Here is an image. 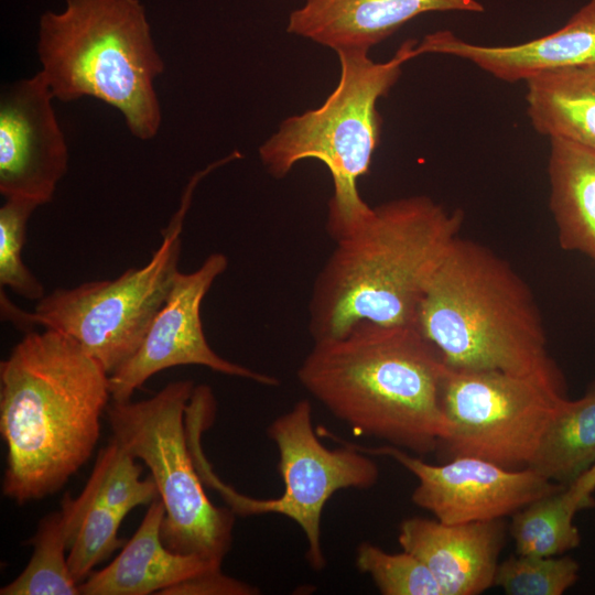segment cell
<instances>
[{
    "label": "cell",
    "instance_id": "83f0119b",
    "mask_svg": "<svg viewBox=\"0 0 595 595\" xmlns=\"http://www.w3.org/2000/svg\"><path fill=\"white\" fill-rule=\"evenodd\" d=\"M257 589L244 582L221 573L219 570L209 571L182 581L166 589L162 595H251Z\"/></svg>",
    "mask_w": 595,
    "mask_h": 595
},
{
    "label": "cell",
    "instance_id": "d4e9b609",
    "mask_svg": "<svg viewBox=\"0 0 595 595\" xmlns=\"http://www.w3.org/2000/svg\"><path fill=\"white\" fill-rule=\"evenodd\" d=\"M570 556L512 555L498 564L494 585L508 595H561L578 578Z\"/></svg>",
    "mask_w": 595,
    "mask_h": 595
},
{
    "label": "cell",
    "instance_id": "ac0fdd59",
    "mask_svg": "<svg viewBox=\"0 0 595 595\" xmlns=\"http://www.w3.org/2000/svg\"><path fill=\"white\" fill-rule=\"evenodd\" d=\"M548 173L560 246L595 261V150L550 139Z\"/></svg>",
    "mask_w": 595,
    "mask_h": 595
},
{
    "label": "cell",
    "instance_id": "f1b7e54d",
    "mask_svg": "<svg viewBox=\"0 0 595 595\" xmlns=\"http://www.w3.org/2000/svg\"><path fill=\"white\" fill-rule=\"evenodd\" d=\"M595 464L565 489L567 498L580 510L595 504Z\"/></svg>",
    "mask_w": 595,
    "mask_h": 595
},
{
    "label": "cell",
    "instance_id": "484cf974",
    "mask_svg": "<svg viewBox=\"0 0 595 595\" xmlns=\"http://www.w3.org/2000/svg\"><path fill=\"white\" fill-rule=\"evenodd\" d=\"M40 205L23 197H7L0 207V283L26 300L40 301L44 286L22 259L26 224Z\"/></svg>",
    "mask_w": 595,
    "mask_h": 595
},
{
    "label": "cell",
    "instance_id": "7c38bea8",
    "mask_svg": "<svg viewBox=\"0 0 595 595\" xmlns=\"http://www.w3.org/2000/svg\"><path fill=\"white\" fill-rule=\"evenodd\" d=\"M220 252L209 255L198 269L177 272L171 292L134 355L109 375L111 400L126 401L150 377L175 366L198 365L214 371L277 386L275 377L220 357L208 344L201 305L214 281L227 269Z\"/></svg>",
    "mask_w": 595,
    "mask_h": 595
},
{
    "label": "cell",
    "instance_id": "6da1fadb",
    "mask_svg": "<svg viewBox=\"0 0 595 595\" xmlns=\"http://www.w3.org/2000/svg\"><path fill=\"white\" fill-rule=\"evenodd\" d=\"M110 400L109 374L74 339L26 333L0 363L3 495L23 505L58 491L90 458Z\"/></svg>",
    "mask_w": 595,
    "mask_h": 595
},
{
    "label": "cell",
    "instance_id": "9c48e42d",
    "mask_svg": "<svg viewBox=\"0 0 595 595\" xmlns=\"http://www.w3.org/2000/svg\"><path fill=\"white\" fill-rule=\"evenodd\" d=\"M318 432L313 428L312 407L307 399L298 401L290 411L271 422L268 435L278 448V470L284 490L281 496L270 499H256L237 493L219 479L202 448L194 452L203 483L217 490L235 513H277L298 523L307 541L305 558L316 571L326 565L321 543V520L328 499L339 489L370 488L379 478V468L371 455L324 428Z\"/></svg>",
    "mask_w": 595,
    "mask_h": 595
},
{
    "label": "cell",
    "instance_id": "ffe728a7",
    "mask_svg": "<svg viewBox=\"0 0 595 595\" xmlns=\"http://www.w3.org/2000/svg\"><path fill=\"white\" fill-rule=\"evenodd\" d=\"M595 464V386L561 403L528 464L550 482L569 486Z\"/></svg>",
    "mask_w": 595,
    "mask_h": 595
},
{
    "label": "cell",
    "instance_id": "4316f807",
    "mask_svg": "<svg viewBox=\"0 0 595 595\" xmlns=\"http://www.w3.org/2000/svg\"><path fill=\"white\" fill-rule=\"evenodd\" d=\"M123 518L108 507L91 505L72 541L67 554V564L74 581L79 585L93 569L106 560L125 540L118 537Z\"/></svg>",
    "mask_w": 595,
    "mask_h": 595
},
{
    "label": "cell",
    "instance_id": "3957f363",
    "mask_svg": "<svg viewBox=\"0 0 595 595\" xmlns=\"http://www.w3.org/2000/svg\"><path fill=\"white\" fill-rule=\"evenodd\" d=\"M463 221L428 196L371 207L336 246L314 280L309 329L314 340L359 322L416 325L429 283Z\"/></svg>",
    "mask_w": 595,
    "mask_h": 595
},
{
    "label": "cell",
    "instance_id": "4fadbf2b",
    "mask_svg": "<svg viewBox=\"0 0 595 595\" xmlns=\"http://www.w3.org/2000/svg\"><path fill=\"white\" fill-rule=\"evenodd\" d=\"M54 97L39 71L0 93V193L40 206L52 201L68 169V148Z\"/></svg>",
    "mask_w": 595,
    "mask_h": 595
},
{
    "label": "cell",
    "instance_id": "7402d4cb",
    "mask_svg": "<svg viewBox=\"0 0 595 595\" xmlns=\"http://www.w3.org/2000/svg\"><path fill=\"white\" fill-rule=\"evenodd\" d=\"M565 489L540 497L512 515L510 533L517 554L558 556L578 547L581 534L573 522L578 509Z\"/></svg>",
    "mask_w": 595,
    "mask_h": 595
},
{
    "label": "cell",
    "instance_id": "52a82bcc",
    "mask_svg": "<svg viewBox=\"0 0 595 595\" xmlns=\"http://www.w3.org/2000/svg\"><path fill=\"white\" fill-rule=\"evenodd\" d=\"M218 166L216 161L192 176L145 266L128 269L113 280L57 288L33 312L19 309L1 291L2 316L20 327L39 325L68 336L109 375L115 372L138 350L166 301L178 272L182 230L195 187Z\"/></svg>",
    "mask_w": 595,
    "mask_h": 595
},
{
    "label": "cell",
    "instance_id": "ba28073f",
    "mask_svg": "<svg viewBox=\"0 0 595 595\" xmlns=\"http://www.w3.org/2000/svg\"><path fill=\"white\" fill-rule=\"evenodd\" d=\"M194 388L177 380L145 400H110L106 414L112 437L151 472L165 507L164 545L221 564L235 512L209 500L191 451L185 414Z\"/></svg>",
    "mask_w": 595,
    "mask_h": 595
},
{
    "label": "cell",
    "instance_id": "8992f818",
    "mask_svg": "<svg viewBox=\"0 0 595 595\" xmlns=\"http://www.w3.org/2000/svg\"><path fill=\"white\" fill-rule=\"evenodd\" d=\"M418 41H405L387 62H375L367 51L337 52L340 76L336 88L316 109L283 120L259 148L267 172L282 178L305 159L321 161L329 171L334 192L328 202L326 229L335 240L368 214L358 180L369 172L380 141L377 101L401 75V66L416 57Z\"/></svg>",
    "mask_w": 595,
    "mask_h": 595
},
{
    "label": "cell",
    "instance_id": "30bf717a",
    "mask_svg": "<svg viewBox=\"0 0 595 595\" xmlns=\"http://www.w3.org/2000/svg\"><path fill=\"white\" fill-rule=\"evenodd\" d=\"M565 399L562 379L447 367L441 403L448 428L437 450L524 468Z\"/></svg>",
    "mask_w": 595,
    "mask_h": 595
},
{
    "label": "cell",
    "instance_id": "8fae6325",
    "mask_svg": "<svg viewBox=\"0 0 595 595\" xmlns=\"http://www.w3.org/2000/svg\"><path fill=\"white\" fill-rule=\"evenodd\" d=\"M346 442L371 456H389L412 473L418 479L413 504L448 524L499 520L566 487L528 467L511 469L470 456L433 465L390 444L369 447Z\"/></svg>",
    "mask_w": 595,
    "mask_h": 595
},
{
    "label": "cell",
    "instance_id": "9a60e30c",
    "mask_svg": "<svg viewBox=\"0 0 595 595\" xmlns=\"http://www.w3.org/2000/svg\"><path fill=\"white\" fill-rule=\"evenodd\" d=\"M398 541L428 566L444 595H476L494 585L505 522L448 524L412 517L400 523Z\"/></svg>",
    "mask_w": 595,
    "mask_h": 595
},
{
    "label": "cell",
    "instance_id": "277c9868",
    "mask_svg": "<svg viewBox=\"0 0 595 595\" xmlns=\"http://www.w3.org/2000/svg\"><path fill=\"white\" fill-rule=\"evenodd\" d=\"M416 326L450 368L562 379L528 284L476 241L454 239L429 283Z\"/></svg>",
    "mask_w": 595,
    "mask_h": 595
},
{
    "label": "cell",
    "instance_id": "2e32d148",
    "mask_svg": "<svg viewBox=\"0 0 595 595\" xmlns=\"http://www.w3.org/2000/svg\"><path fill=\"white\" fill-rule=\"evenodd\" d=\"M484 10L477 0H305L290 13L286 31L336 53L369 52L418 15Z\"/></svg>",
    "mask_w": 595,
    "mask_h": 595
},
{
    "label": "cell",
    "instance_id": "5bb4252c",
    "mask_svg": "<svg viewBox=\"0 0 595 595\" xmlns=\"http://www.w3.org/2000/svg\"><path fill=\"white\" fill-rule=\"evenodd\" d=\"M415 55L442 54L468 61L491 76L527 82L541 74L595 63V0H589L561 29L515 45L467 42L452 31L426 34Z\"/></svg>",
    "mask_w": 595,
    "mask_h": 595
},
{
    "label": "cell",
    "instance_id": "7a4b0ae2",
    "mask_svg": "<svg viewBox=\"0 0 595 595\" xmlns=\"http://www.w3.org/2000/svg\"><path fill=\"white\" fill-rule=\"evenodd\" d=\"M442 356L416 325L359 322L314 340L298 369L303 388L359 435L423 455L447 432Z\"/></svg>",
    "mask_w": 595,
    "mask_h": 595
},
{
    "label": "cell",
    "instance_id": "d6986e66",
    "mask_svg": "<svg viewBox=\"0 0 595 595\" xmlns=\"http://www.w3.org/2000/svg\"><path fill=\"white\" fill-rule=\"evenodd\" d=\"M526 85L536 131L595 150V63L541 74Z\"/></svg>",
    "mask_w": 595,
    "mask_h": 595
},
{
    "label": "cell",
    "instance_id": "44dd1931",
    "mask_svg": "<svg viewBox=\"0 0 595 595\" xmlns=\"http://www.w3.org/2000/svg\"><path fill=\"white\" fill-rule=\"evenodd\" d=\"M80 526L64 496L60 511L45 516L31 539L32 556L25 569L9 584L1 595H78L67 564L66 551Z\"/></svg>",
    "mask_w": 595,
    "mask_h": 595
},
{
    "label": "cell",
    "instance_id": "cb8c5ba5",
    "mask_svg": "<svg viewBox=\"0 0 595 595\" xmlns=\"http://www.w3.org/2000/svg\"><path fill=\"white\" fill-rule=\"evenodd\" d=\"M356 567L368 574L383 595H444L428 566L413 554L389 553L363 542L357 547Z\"/></svg>",
    "mask_w": 595,
    "mask_h": 595
},
{
    "label": "cell",
    "instance_id": "e0dca14e",
    "mask_svg": "<svg viewBox=\"0 0 595 595\" xmlns=\"http://www.w3.org/2000/svg\"><path fill=\"white\" fill-rule=\"evenodd\" d=\"M165 507L155 498L119 555L78 585L83 595H148L196 575L219 570L221 564L166 548L161 529Z\"/></svg>",
    "mask_w": 595,
    "mask_h": 595
},
{
    "label": "cell",
    "instance_id": "603a6c76",
    "mask_svg": "<svg viewBox=\"0 0 595 595\" xmlns=\"http://www.w3.org/2000/svg\"><path fill=\"white\" fill-rule=\"evenodd\" d=\"M142 467L113 437L99 452L83 490L91 501L125 518L133 508L150 505L159 497L152 476L141 479Z\"/></svg>",
    "mask_w": 595,
    "mask_h": 595
},
{
    "label": "cell",
    "instance_id": "5b68a950",
    "mask_svg": "<svg viewBox=\"0 0 595 595\" xmlns=\"http://www.w3.org/2000/svg\"><path fill=\"white\" fill-rule=\"evenodd\" d=\"M39 21L36 52L54 99L96 98L130 133L154 139L162 122L155 80L165 63L140 0H64Z\"/></svg>",
    "mask_w": 595,
    "mask_h": 595
}]
</instances>
